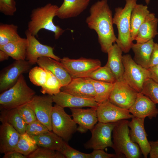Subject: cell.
<instances>
[{
	"instance_id": "obj_1",
	"label": "cell",
	"mask_w": 158,
	"mask_h": 158,
	"mask_svg": "<svg viewBox=\"0 0 158 158\" xmlns=\"http://www.w3.org/2000/svg\"><path fill=\"white\" fill-rule=\"evenodd\" d=\"M89 11L86 23L90 29L97 33L102 51L107 53L117 39L113 27L112 11L107 0L97 1L91 6Z\"/></svg>"
},
{
	"instance_id": "obj_2",
	"label": "cell",
	"mask_w": 158,
	"mask_h": 158,
	"mask_svg": "<svg viewBox=\"0 0 158 158\" xmlns=\"http://www.w3.org/2000/svg\"><path fill=\"white\" fill-rule=\"evenodd\" d=\"M59 8L56 5L48 3L43 6L34 9L30 14L27 30L35 36L40 30L44 29L54 32L55 39H58L65 32L53 21Z\"/></svg>"
},
{
	"instance_id": "obj_3",
	"label": "cell",
	"mask_w": 158,
	"mask_h": 158,
	"mask_svg": "<svg viewBox=\"0 0 158 158\" xmlns=\"http://www.w3.org/2000/svg\"><path fill=\"white\" fill-rule=\"evenodd\" d=\"M129 121L123 119L117 122L112 131L113 148L118 158L124 155L127 158H139L142 152L138 145L129 136Z\"/></svg>"
},
{
	"instance_id": "obj_4",
	"label": "cell",
	"mask_w": 158,
	"mask_h": 158,
	"mask_svg": "<svg viewBox=\"0 0 158 158\" xmlns=\"http://www.w3.org/2000/svg\"><path fill=\"white\" fill-rule=\"evenodd\" d=\"M137 0H126L124 8L118 7L115 9L113 22L118 31L116 42L125 53L129 52L133 44L130 35V18L132 10Z\"/></svg>"
},
{
	"instance_id": "obj_5",
	"label": "cell",
	"mask_w": 158,
	"mask_h": 158,
	"mask_svg": "<svg viewBox=\"0 0 158 158\" xmlns=\"http://www.w3.org/2000/svg\"><path fill=\"white\" fill-rule=\"evenodd\" d=\"M21 74L15 84L0 95V109H10L30 102L35 95Z\"/></svg>"
},
{
	"instance_id": "obj_6",
	"label": "cell",
	"mask_w": 158,
	"mask_h": 158,
	"mask_svg": "<svg viewBox=\"0 0 158 158\" xmlns=\"http://www.w3.org/2000/svg\"><path fill=\"white\" fill-rule=\"evenodd\" d=\"M122 62L123 80L138 92L141 93L144 83L149 78L148 69L136 63L129 54L123 56Z\"/></svg>"
},
{
	"instance_id": "obj_7",
	"label": "cell",
	"mask_w": 158,
	"mask_h": 158,
	"mask_svg": "<svg viewBox=\"0 0 158 158\" xmlns=\"http://www.w3.org/2000/svg\"><path fill=\"white\" fill-rule=\"evenodd\" d=\"M51 124L52 131L67 142L77 131V123L64 108L56 104L53 106Z\"/></svg>"
},
{
	"instance_id": "obj_8",
	"label": "cell",
	"mask_w": 158,
	"mask_h": 158,
	"mask_svg": "<svg viewBox=\"0 0 158 158\" xmlns=\"http://www.w3.org/2000/svg\"><path fill=\"white\" fill-rule=\"evenodd\" d=\"M59 62L72 78L89 77L101 65L99 59L82 57L73 59L64 57Z\"/></svg>"
},
{
	"instance_id": "obj_9",
	"label": "cell",
	"mask_w": 158,
	"mask_h": 158,
	"mask_svg": "<svg viewBox=\"0 0 158 158\" xmlns=\"http://www.w3.org/2000/svg\"><path fill=\"white\" fill-rule=\"evenodd\" d=\"M116 123L98 122L90 130L91 137L84 144V147L86 149L93 150H104L108 147L112 148L111 133Z\"/></svg>"
},
{
	"instance_id": "obj_10",
	"label": "cell",
	"mask_w": 158,
	"mask_h": 158,
	"mask_svg": "<svg viewBox=\"0 0 158 158\" xmlns=\"http://www.w3.org/2000/svg\"><path fill=\"white\" fill-rule=\"evenodd\" d=\"M32 65L27 60H15L3 69L0 75V92L14 85L21 74L30 71Z\"/></svg>"
},
{
	"instance_id": "obj_11",
	"label": "cell",
	"mask_w": 158,
	"mask_h": 158,
	"mask_svg": "<svg viewBox=\"0 0 158 158\" xmlns=\"http://www.w3.org/2000/svg\"><path fill=\"white\" fill-rule=\"evenodd\" d=\"M138 93L123 80L117 81L108 100L118 107L129 110L134 103Z\"/></svg>"
},
{
	"instance_id": "obj_12",
	"label": "cell",
	"mask_w": 158,
	"mask_h": 158,
	"mask_svg": "<svg viewBox=\"0 0 158 158\" xmlns=\"http://www.w3.org/2000/svg\"><path fill=\"white\" fill-rule=\"evenodd\" d=\"M27 41L26 59L32 65L37 63L38 59L48 57L60 61L61 58L54 53L51 46L41 43L27 29L25 32Z\"/></svg>"
},
{
	"instance_id": "obj_13",
	"label": "cell",
	"mask_w": 158,
	"mask_h": 158,
	"mask_svg": "<svg viewBox=\"0 0 158 158\" xmlns=\"http://www.w3.org/2000/svg\"><path fill=\"white\" fill-rule=\"evenodd\" d=\"M97 112L98 122L103 123L116 122L134 117L129 110L118 107L108 100L98 104Z\"/></svg>"
},
{
	"instance_id": "obj_14",
	"label": "cell",
	"mask_w": 158,
	"mask_h": 158,
	"mask_svg": "<svg viewBox=\"0 0 158 158\" xmlns=\"http://www.w3.org/2000/svg\"><path fill=\"white\" fill-rule=\"evenodd\" d=\"M52 96L35 95L29 102L37 119L52 131L51 116L53 106Z\"/></svg>"
},
{
	"instance_id": "obj_15",
	"label": "cell",
	"mask_w": 158,
	"mask_h": 158,
	"mask_svg": "<svg viewBox=\"0 0 158 158\" xmlns=\"http://www.w3.org/2000/svg\"><path fill=\"white\" fill-rule=\"evenodd\" d=\"M144 120L134 117L130 121H129L128 126L130 129L129 136L131 140L138 144L144 157L147 158L151 146L144 128Z\"/></svg>"
},
{
	"instance_id": "obj_16",
	"label": "cell",
	"mask_w": 158,
	"mask_h": 158,
	"mask_svg": "<svg viewBox=\"0 0 158 158\" xmlns=\"http://www.w3.org/2000/svg\"><path fill=\"white\" fill-rule=\"evenodd\" d=\"M97 107L83 109L70 108L72 116L75 122L78 124L77 131L81 133L91 130L98 122Z\"/></svg>"
},
{
	"instance_id": "obj_17",
	"label": "cell",
	"mask_w": 158,
	"mask_h": 158,
	"mask_svg": "<svg viewBox=\"0 0 158 158\" xmlns=\"http://www.w3.org/2000/svg\"><path fill=\"white\" fill-rule=\"evenodd\" d=\"M61 91L78 97L94 99L96 93L93 85L89 77L72 78Z\"/></svg>"
},
{
	"instance_id": "obj_18",
	"label": "cell",
	"mask_w": 158,
	"mask_h": 158,
	"mask_svg": "<svg viewBox=\"0 0 158 158\" xmlns=\"http://www.w3.org/2000/svg\"><path fill=\"white\" fill-rule=\"evenodd\" d=\"M129 110L134 117L145 119L156 117L158 109L155 104L149 98L141 93L138 92L135 100Z\"/></svg>"
},
{
	"instance_id": "obj_19",
	"label": "cell",
	"mask_w": 158,
	"mask_h": 158,
	"mask_svg": "<svg viewBox=\"0 0 158 158\" xmlns=\"http://www.w3.org/2000/svg\"><path fill=\"white\" fill-rule=\"evenodd\" d=\"M52 97L53 102L64 108L97 107L99 104L94 99L80 97L61 91Z\"/></svg>"
},
{
	"instance_id": "obj_20",
	"label": "cell",
	"mask_w": 158,
	"mask_h": 158,
	"mask_svg": "<svg viewBox=\"0 0 158 158\" xmlns=\"http://www.w3.org/2000/svg\"><path fill=\"white\" fill-rule=\"evenodd\" d=\"M20 135L11 125L2 123L0 126V153L5 154L14 150Z\"/></svg>"
},
{
	"instance_id": "obj_21",
	"label": "cell",
	"mask_w": 158,
	"mask_h": 158,
	"mask_svg": "<svg viewBox=\"0 0 158 158\" xmlns=\"http://www.w3.org/2000/svg\"><path fill=\"white\" fill-rule=\"evenodd\" d=\"M37 63L39 66L52 73L60 80L62 87L68 84L72 79L60 62L53 59L41 57L38 59Z\"/></svg>"
},
{
	"instance_id": "obj_22",
	"label": "cell",
	"mask_w": 158,
	"mask_h": 158,
	"mask_svg": "<svg viewBox=\"0 0 158 158\" xmlns=\"http://www.w3.org/2000/svg\"><path fill=\"white\" fill-rule=\"evenodd\" d=\"M90 1V0H64L56 13V16L61 19L76 17L86 9Z\"/></svg>"
},
{
	"instance_id": "obj_23",
	"label": "cell",
	"mask_w": 158,
	"mask_h": 158,
	"mask_svg": "<svg viewBox=\"0 0 158 158\" xmlns=\"http://www.w3.org/2000/svg\"><path fill=\"white\" fill-rule=\"evenodd\" d=\"M158 19L155 14L150 13L138 29L135 40L137 43H144L153 39L158 34Z\"/></svg>"
},
{
	"instance_id": "obj_24",
	"label": "cell",
	"mask_w": 158,
	"mask_h": 158,
	"mask_svg": "<svg viewBox=\"0 0 158 158\" xmlns=\"http://www.w3.org/2000/svg\"><path fill=\"white\" fill-rule=\"evenodd\" d=\"M122 51L114 43L108 50V59L106 65L110 68L117 81L123 80L124 68L122 62Z\"/></svg>"
},
{
	"instance_id": "obj_25",
	"label": "cell",
	"mask_w": 158,
	"mask_h": 158,
	"mask_svg": "<svg viewBox=\"0 0 158 158\" xmlns=\"http://www.w3.org/2000/svg\"><path fill=\"white\" fill-rule=\"evenodd\" d=\"M154 42L153 39L144 43H133L131 49L134 53V60L138 64L148 69Z\"/></svg>"
},
{
	"instance_id": "obj_26",
	"label": "cell",
	"mask_w": 158,
	"mask_h": 158,
	"mask_svg": "<svg viewBox=\"0 0 158 158\" xmlns=\"http://www.w3.org/2000/svg\"><path fill=\"white\" fill-rule=\"evenodd\" d=\"M31 136L38 147L61 152L67 142L52 131L38 135Z\"/></svg>"
},
{
	"instance_id": "obj_27",
	"label": "cell",
	"mask_w": 158,
	"mask_h": 158,
	"mask_svg": "<svg viewBox=\"0 0 158 158\" xmlns=\"http://www.w3.org/2000/svg\"><path fill=\"white\" fill-rule=\"evenodd\" d=\"M150 13L146 5L136 4L133 8L130 18V35L135 40L140 27Z\"/></svg>"
},
{
	"instance_id": "obj_28",
	"label": "cell",
	"mask_w": 158,
	"mask_h": 158,
	"mask_svg": "<svg viewBox=\"0 0 158 158\" xmlns=\"http://www.w3.org/2000/svg\"><path fill=\"white\" fill-rule=\"evenodd\" d=\"M0 121L11 125L20 134L25 133L27 124L21 117L16 108L1 110Z\"/></svg>"
},
{
	"instance_id": "obj_29",
	"label": "cell",
	"mask_w": 158,
	"mask_h": 158,
	"mask_svg": "<svg viewBox=\"0 0 158 158\" xmlns=\"http://www.w3.org/2000/svg\"><path fill=\"white\" fill-rule=\"evenodd\" d=\"M27 45L26 38L21 37L18 40L0 47V50L4 51L15 60H25Z\"/></svg>"
},
{
	"instance_id": "obj_30",
	"label": "cell",
	"mask_w": 158,
	"mask_h": 158,
	"mask_svg": "<svg viewBox=\"0 0 158 158\" xmlns=\"http://www.w3.org/2000/svg\"><path fill=\"white\" fill-rule=\"evenodd\" d=\"M89 78L95 88L96 93L95 98V101L100 104L108 100L114 83L96 80Z\"/></svg>"
},
{
	"instance_id": "obj_31",
	"label": "cell",
	"mask_w": 158,
	"mask_h": 158,
	"mask_svg": "<svg viewBox=\"0 0 158 158\" xmlns=\"http://www.w3.org/2000/svg\"><path fill=\"white\" fill-rule=\"evenodd\" d=\"M18 27L13 24L1 23L0 25V47L20 39Z\"/></svg>"
},
{
	"instance_id": "obj_32",
	"label": "cell",
	"mask_w": 158,
	"mask_h": 158,
	"mask_svg": "<svg viewBox=\"0 0 158 158\" xmlns=\"http://www.w3.org/2000/svg\"><path fill=\"white\" fill-rule=\"evenodd\" d=\"M38 147L35 140L25 133L20 134L14 150L27 157Z\"/></svg>"
},
{
	"instance_id": "obj_33",
	"label": "cell",
	"mask_w": 158,
	"mask_h": 158,
	"mask_svg": "<svg viewBox=\"0 0 158 158\" xmlns=\"http://www.w3.org/2000/svg\"><path fill=\"white\" fill-rule=\"evenodd\" d=\"M47 70V80L44 84L41 87L40 91L43 94H46L52 96L61 91L62 85L55 75L50 71Z\"/></svg>"
},
{
	"instance_id": "obj_34",
	"label": "cell",
	"mask_w": 158,
	"mask_h": 158,
	"mask_svg": "<svg viewBox=\"0 0 158 158\" xmlns=\"http://www.w3.org/2000/svg\"><path fill=\"white\" fill-rule=\"evenodd\" d=\"M89 77L95 80L112 83L116 81L114 74L106 65L94 71Z\"/></svg>"
},
{
	"instance_id": "obj_35",
	"label": "cell",
	"mask_w": 158,
	"mask_h": 158,
	"mask_svg": "<svg viewBox=\"0 0 158 158\" xmlns=\"http://www.w3.org/2000/svg\"><path fill=\"white\" fill-rule=\"evenodd\" d=\"M29 71V78L33 84L41 87L44 84L47 77L46 70L40 66H36L31 69Z\"/></svg>"
},
{
	"instance_id": "obj_36",
	"label": "cell",
	"mask_w": 158,
	"mask_h": 158,
	"mask_svg": "<svg viewBox=\"0 0 158 158\" xmlns=\"http://www.w3.org/2000/svg\"><path fill=\"white\" fill-rule=\"evenodd\" d=\"M142 93L149 98L155 104H158V83L150 78L144 83Z\"/></svg>"
},
{
	"instance_id": "obj_37",
	"label": "cell",
	"mask_w": 158,
	"mask_h": 158,
	"mask_svg": "<svg viewBox=\"0 0 158 158\" xmlns=\"http://www.w3.org/2000/svg\"><path fill=\"white\" fill-rule=\"evenodd\" d=\"M27 157L29 158H65L60 152L40 147L28 156Z\"/></svg>"
},
{
	"instance_id": "obj_38",
	"label": "cell",
	"mask_w": 158,
	"mask_h": 158,
	"mask_svg": "<svg viewBox=\"0 0 158 158\" xmlns=\"http://www.w3.org/2000/svg\"><path fill=\"white\" fill-rule=\"evenodd\" d=\"M50 131L48 128L37 119L27 124L25 133L30 136H36Z\"/></svg>"
},
{
	"instance_id": "obj_39",
	"label": "cell",
	"mask_w": 158,
	"mask_h": 158,
	"mask_svg": "<svg viewBox=\"0 0 158 158\" xmlns=\"http://www.w3.org/2000/svg\"><path fill=\"white\" fill-rule=\"evenodd\" d=\"M16 108L19 114L27 124L37 120L35 114L29 103Z\"/></svg>"
},
{
	"instance_id": "obj_40",
	"label": "cell",
	"mask_w": 158,
	"mask_h": 158,
	"mask_svg": "<svg viewBox=\"0 0 158 158\" xmlns=\"http://www.w3.org/2000/svg\"><path fill=\"white\" fill-rule=\"evenodd\" d=\"M66 158H90V154L82 152L71 147L67 142L61 152Z\"/></svg>"
},
{
	"instance_id": "obj_41",
	"label": "cell",
	"mask_w": 158,
	"mask_h": 158,
	"mask_svg": "<svg viewBox=\"0 0 158 158\" xmlns=\"http://www.w3.org/2000/svg\"><path fill=\"white\" fill-rule=\"evenodd\" d=\"M16 11L14 0H0V11L6 15L13 16Z\"/></svg>"
},
{
	"instance_id": "obj_42",
	"label": "cell",
	"mask_w": 158,
	"mask_h": 158,
	"mask_svg": "<svg viewBox=\"0 0 158 158\" xmlns=\"http://www.w3.org/2000/svg\"><path fill=\"white\" fill-rule=\"evenodd\" d=\"M90 155V158H118L116 154L108 153L102 149L93 150Z\"/></svg>"
},
{
	"instance_id": "obj_43",
	"label": "cell",
	"mask_w": 158,
	"mask_h": 158,
	"mask_svg": "<svg viewBox=\"0 0 158 158\" xmlns=\"http://www.w3.org/2000/svg\"><path fill=\"white\" fill-rule=\"evenodd\" d=\"M158 64V43H154L153 49L150 59L149 68Z\"/></svg>"
},
{
	"instance_id": "obj_44",
	"label": "cell",
	"mask_w": 158,
	"mask_h": 158,
	"mask_svg": "<svg viewBox=\"0 0 158 158\" xmlns=\"http://www.w3.org/2000/svg\"><path fill=\"white\" fill-rule=\"evenodd\" d=\"M151 149L149 152L150 158H158V140L150 141Z\"/></svg>"
},
{
	"instance_id": "obj_45",
	"label": "cell",
	"mask_w": 158,
	"mask_h": 158,
	"mask_svg": "<svg viewBox=\"0 0 158 158\" xmlns=\"http://www.w3.org/2000/svg\"><path fill=\"white\" fill-rule=\"evenodd\" d=\"M149 78L158 83V64L148 69Z\"/></svg>"
},
{
	"instance_id": "obj_46",
	"label": "cell",
	"mask_w": 158,
	"mask_h": 158,
	"mask_svg": "<svg viewBox=\"0 0 158 158\" xmlns=\"http://www.w3.org/2000/svg\"><path fill=\"white\" fill-rule=\"evenodd\" d=\"M27 157L15 150L4 154L3 158H26Z\"/></svg>"
},
{
	"instance_id": "obj_47",
	"label": "cell",
	"mask_w": 158,
	"mask_h": 158,
	"mask_svg": "<svg viewBox=\"0 0 158 158\" xmlns=\"http://www.w3.org/2000/svg\"><path fill=\"white\" fill-rule=\"evenodd\" d=\"M9 56L4 51L0 50V61H2L7 60Z\"/></svg>"
},
{
	"instance_id": "obj_48",
	"label": "cell",
	"mask_w": 158,
	"mask_h": 158,
	"mask_svg": "<svg viewBox=\"0 0 158 158\" xmlns=\"http://www.w3.org/2000/svg\"><path fill=\"white\" fill-rule=\"evenodd\" d=\"M150 0H145V1L147 4H148L150 3Z\"/></svg>"
}]
</instances>
